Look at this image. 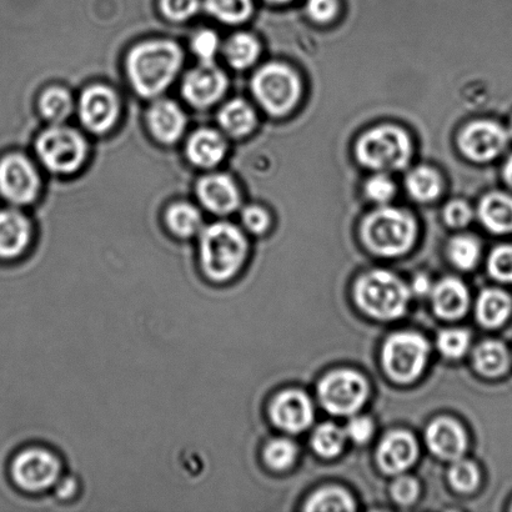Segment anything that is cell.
Wrapping results in <instances>:
<instances>
[{"label": "cell", "mask_w": 512, "mask_h": 512, "mask_svg": "<svg viewBox=\"0 0 512 512\" xmlns=\"http://www.w3.org/2000/svg\"><path fill=\"white\" fill-rule=\"evenodd\" d=\"M306 511H351L354 500L346 491L339 488H326L318 491L305 506Z\"/></svg>", "instance_id": "32"}, {"label": "cell", "mask_w": 512, "mask_h": 512, "mask_svg": "<svg viewBox=\"0 0 512 512\" xmlns=\"http://www.w3.org/2000/svg\"><path fill=\"white\" fill-rule=\"evenodd\" d=\"M248 255L244 234L229 223H215L200 238V264L215 283L232 280L242 270Z\"/></svg>", "instance_id": "2"}, {"label": "cell", "mask_w": 512, "mask_h": 512, "mask_svg": "<svg viewBox=\"0 0 512 512\" xmlns=\"http://www.w3.org/2000/svg\"><path fill=\"white\" fill-rule=\"evenodd\" d=\"M32 225L17 209H0V259H15L28 249Z\"/></svg>", "instance_id": "17"}, {"label": "cell", "mask_w": 512, "mask_h": 512, "mask_svg": "<svg viewBox=\"0 0 512 512\" xmlns=\"http://www.w3.org/2000/svg\"><path fill=\"white\" fill-rule=\"evenodd\" d=\"M470 335L461 329L445 330L439 335L438 346L445 356L451 359L461 358L469 349Z\"/></svg>", "instance_id": "37"}, {"label": "cell", "mask_w": 512, "mask_h": 512, "mask_svg": "<svg viewBox=\"0 0 512 512\" xmlns=\"http://www.w3.org/2000/svg\"><path fill=\"white\" fill-rule=\"evenodd\" d=\"M418 444L406 431H395L386 436L379 446L380 468L388 474H399L408 470L418 458Z\"/></svg>", "instance_id": "19"}, {"label": "cell", "mask_w": 512, "mask_h": 512, "mask_svg": "<svg viewBox=\"0 0 512 512\" xmlns=\"http://www.w3.org/2000/svg\"><path fill=\"white\" fill-rule=\"evenodd\" d=\"M227 143L222 134L213 129H200L189 138L187 157L199 168L217 167L227 154Z\"/></svg>", "instance_id": "21"}, {"label": "cell", "mask_w": 512, "mask_h": 512, "mask_svg": "<svg viewBox=\"0 0 512 512\" xmlns=\"http://www.w3.org/2000/svg\"><path fill=\"white\" fill-rule=\"evenodd\" d=\"M426 441L430 450L445 460H458L468 446L465 431L450 419L435 420L426 431Z\"/></svg>", "instance_id": "20"}, {"label": "cell", "mask_w": 512, "mask_h": 512, "mask_svg": "<svg viewBox=\"0 0 512 512\" xmlns=\"http://www.w3.org/2000/svg\"><path fill=\"white\" fill-rule=\"evenodd\" d=\"M183 64L182 48L172 40H148L130 50L127 72L135 92L143 98L164 93Z\"/></svg>", "instance_id": "1"}, {"label": "cell", "mask_w": 512, "mask_h": 512, "mask_svg": "<svg viewBox=\"0 0 512 512\" xmlns=\"http://www.w3.org/2000/svg\"><path fill=\"white\" fill-rule=\"evenodd\" d=\"M58 495L60 498L68 499L75 493V489H77V483H75L74 479H64L59 480L58 483Z\"/></svg>", "instance_id": "47"}, {"label": "cell", "mask_w": 512, "mask_h": 512, "mask_svg": "<svg viewBox=\"0 0 512 512\" xmlns=\"http://www.w3.org/2000/svg\"><path fill=\"white\" fill-rule=\"evenodd\" d=\"M406 187H408L411 197L419 202H431L441 193V179L435 170L419 167L406 178Z\"/></svg>", "instance_id": "29"}, {"label": "cell", "mask_w": 512, "mask_h": 512, "mask_svg": "<svg viewBox=\"0 0 512 512\" xmlns=\"http://www.w3.org/2000/svg\"><path fill=\"white\" fill-rule=\"evenodd\" d=\"M450 483L460 493H471L480 483L478 466L473 461L458 460L450 469Z\"/></svg>", "instance_id": "35"}, {"label": "cell", "mask_w": 512, "mask_h": 512, "mask_svg": "<svg viewBox=\"0 0 512 512\" xmlns=\"http://www.w3.org/2000/svg\"><path fill=\"white\" fill-rule=\"evenodd\" d=\"M268 2H273V3H286V2H290V0H268Z\"/></svg>", "instance_id": "50"}, {"label": "cell", "mask_w": 512, "mask_h": 512, "mask_svg": "<svg viewBox=\"0 0 512 512\" xmlns=\"http://www.w3.org/2000/svg\"><path fill=\"white\" fill-rule=\"evenodd\" d=\"M244 227L253 234H263L268 230L270 225L269 214L263 208L252 207L245 208L242 214Z\"/></svg>", "instance_id": "43"}, {"label": "cell", "mask_w": 512, "mask_h": 512, "mask_svg": "<svg viewBox=\"0 0 512 512\" xmlns=\"http://www.w3.org/2000/svg\"><path fill=\"white\" fill-rule=\"evenodd\" d=\"M360 308L376 319L399 318L408 308L410 291L398 276L376 270L359 280L355 289Z\"/></svg>", "instance_id": "4"}, {"label": "cell", "mask_w": 512, "mask_h": 512, "mask_svg": "<svg viewBox=\"0 0 512 512\" xmlns=\"http://www.w3.org/2000/svg\"><path fill=\"white\" fill-rule=\"evenodd\" d=\"M346 439V431L334 424H324L316 429L313 435V446L324 458H334L343 450Z\"/></svg>", "instance_id": "33"}, {"label": "cell", "mask_w": 512, "mask_h": 512, "mask_svg": "<svg viewBox=\"0 0 512 512\" xmlns=\"http://www.w3.org/2000/svg\"><path fill=\"white\" fill-rule=\"evenodd\" d=\"M476 369L486 376H500L509 369L510 355L508 349L500 341H485L476 348L474 353Z\"/></svg>", "instance_id": "26"}, {"label": "cell", "mask_w": 512, "mask_h": 512, "mask_svg": "<svg viewBox=\"0 0 512 512\" xmlns=\"http://www.w3.org/2000/svg\"><path fill=\"white\" fill-rule=\"evenodd\" d=\"M365 192L375 203L385 204L394 198L395 185L393 180L384 174L375 175L365 185Z\"/></svg>", "instance_id": "41"}, {"label": "cell", "mask_w": 512, "mask_h": 512, "mask_svg": "<svg viewBox=\"0 0 512 512\" xmlns=\"http://www.w3.org/2000/svg\"><path fill=\"white\" fill-rule=\"evenodd\" d=\"M430 348L423 336L415 333H400L386 341L383 363L386 373L398 383H411L428 361Z\"/></svg>", "instance_id": "8"}, {"label": "cell", "mask_w": 512, "mask_h": 512, "mask_svg": "<svg viewBox=\"0 0 512 512\" xmlns=\"http://www.w3.org/2000/svg\"><path fill=\"white\" fill-rule=\"evenodd\" d=\"M165 220L170 232L179 238H192L202 230V214L192 204H173L168 209Z\"/></svg>", "instance_id": "27"}, {"label": "cell", "mask_w": 512, "mask_h": 512, "mask_svg": "<svg viewBox=\"0 0 512 512\" xmlns=\"http://www.w3.org/2000/svg\"><path fill=\"white\" fill-rule=\"evenodd\" d=\"M444 217L450 227L463 228L473 218V210L463 200H454V202L446 205Z\"/></svg>", "instance_id": "42"}, {"label": "cell", "mask_w": 512, "mask_h": 512, "mask_svg": "<svg viewBox=\"0 0 512 512\" xmlns=\"http://www.w3.org/2000/svg\"><path fill=\"white\" fill-rule=\"evenodd\" d=\"M253 93L266 112L283 115L294 108L300 98V80L286 65L270 63L255 73Z\"/></svg>", "instance_id": "7"}, {"label": "cell", "mask_w": 512, "mask_h": 512, "mask_svg": "<svg viewBox=\"0 0 512 512\" xmlns=\"http://www.w3.org/2000/svg\"><path fill=\"white\" fill-rule=\"evenodd\" d=\"M224 54L233 68L247 69L259 58L260 44L248 33L234 34L225 44Z\"/></svg>", "instance_id": "28"}, {"label": "cell", "mask_w": 512, "mask_h": 512, "mask_svg": "<svg viewBox=\"0 0 512 512\" xmlns=\"http://www.w3.org/2000/svg\"><path fill=\"white\" fill-rule=\"evenodd\" d=\"M512 300L508 294L499 289H488L480 294L476 304V315L480 324L486 328H498L509 319Z\"/></svg>", "instance_id": "25"}, {"label": "cell", "mask_w": 512, "mask_h": 512, "mask_svg": "<svg viewBox=\"0 0 512 512\" xmlns=\"http://www.w3.org/2000/svg\"><path fill=\"white\" fill-rule=\"evenodd\" d=\"M489 270L495 279L512 283V245H501L491 253Z\"/></svg>", "instance_id": "39"}, {"label": "cell", "mask_w": 512, "mask_h": 512, "mask_svg": "<svg viewBox=\"0 0 512 512\" xmlns=\"http://www.w3.org/2000/svg\"><path fill=\"white\" fill-rule=\"evenodd\" d=\"M394 499L399 504H411L414 503L415 499L419 495V484L413 478L409 476H403L395 481L393 489H391Z\"/></svg>", "instance_id": "44"}, {"label": "cell", "mask_w": 512, "mask_h": 512, "mask_svg": "<svg viewBox=\"0 0 512 512\" xmlns=\"http://www.w3.org/2000/svg\"><path fill=\"white\" fill-rule=\"evenodd\" d=\"M356 155L365 167L379 172H393L408 165L411 142L404 130L385 125L370 130L360 138Z\"/></svg>", "instance_id": "5"}, {"label": "cell", "mask_w": 512, "mask_h": 512, "mask_svg": "<svg viewBox=\"0 0 512 512\" xmlns=\"http://www.w3.org/2000/svg\"><path fill=\"white\" fill-rule=\"evenodd\" d=\"M361 234L374 253L395 256L408 252L413 245L416 224L404 210L381 208L366 217Z\"/></svg>", "instance_id": "3"}, {"label": "cell", "mask_w": 512, "mask_h": 512, "mask_svg": "<svg viewBox=\"0 0 512 512\" xmlns=\"http://www.w3.org/2000/svg\"><path fill=\"white\" fill-rule=\"evenodd\" d=\"M306 7L315 22L326 23L338 13L339 5L336 0H308Z\"/></svg>", "instance_id": "45"}, {"label": "cell", "mask_w": 512, "mask_h": 512, "mask_svg": "<svg viewBox=\"0 0 512 512\" xmlns=\"http://www.w3.org/2000/svg\"><path fill=\"white\" fill-rule=\"evenodd\" d=\"M197 195L200 203L214 214L227 215L237 210L240 194L237 184L227 174H208L199 180Z\"/></svg>", "instance_id": "16"}, {"label": "cell", "mask_w": 512, "mask_h": 512, "mask_svg": "<svg viewBox=\"0 0 512 512\" xmlns=\"http://www.w3.org/2000/svg\"><path fill=\"white\" fill-rule=\"evenodd\" d=\"M220 127L234 138L253 132L256 125L254 109L243 99H233L223 105L218 114Z\"/></svg>", "instance_id": "24"}, {"label": "cell", "mask_w": 512, "mask_h": 512, "mask_svg": "<svg viewBox=\"0 0 512 512\" xmlns=\"http://www.w3.org/2000/svg\"><path fill=\"white\" fill-rule=\"evenodd\" d=\"M192 49L202 63H213L220 49V40L214 30H199L192 39Z\"/></svg>", "instance_id": "38"}, {"label": "cell", "mask_w": 512, "mask_h": 512, "mask_svg": "<svg viewBox=\"0 0 512 512\" xmlns=\"http://www.w3.org/2000/svg\"><path fill=\"white\" fill-rule=\"evenodd\" d=\"M510 134H511V137H512V120H511V124H510Z\"/></svg>", "instance_id": "51"}, {"label": "cell", "mask_w": 512, "mask_h": 512, "mask_svg": "<svg viewBox=\"0 0 512 512\" xmlns=\"http://www.w3.org/2000/svg\"><path fill=\"white\" fill-rule=\"evenodd\" d=\"M509 134L499 124L483 120L468 125L460 135L461 152L474 162L484 163L503 153Z\"/></svg>", "instance_id": "14"}, {"label": "cell", "mask_w": 512, "mask_h": 512, "mask_svg": "<svg viewBox=\"0 0 512 512\" xmlns=\"http://www.w3.org/2000/svg\"><path fill=\"white\" fill-rule=\"evenodd\" d=\"M369 386L355 371H335L319 385V398L324 408L335 415L356 413L368 399Z\"/></svg>", "instance_id": "10"}, {"label": "cell", "mask_w": 512, "mask_h": 512, "mask_svg": "<svg viewBox=\"0 0 512 512\" xmlns=\"http://www.w3.org/2000/svg\"><path fill=\"white\" fill-rule=\"evenodd\" d=\"M504 177L506 183H508L510 185V188L512 189V155L509 158L508 163L505 164Z\"/></svg>", "instance_id": "49"}, {"label": "cell", "mask_w": 512, "mask_h": 512, "mask_svg": "<svg viewBox=\"0 0 512 512\" xmlns=\"http://www.w3.org/2000/svg\"><path fill=\"white\" fill-rule=\"evenodd\" d=\"M182 89L189 104L205 109L223 98L228 89V78L214 63H202L185 75Z\"/></svg>", "instance_id": "13"}, {"label": "cell", "mask_w": 512, "mask_h": 512, "mask_svg": "<svg viewBox=\"0 0 512 512\" xmlns=\"http://www.w3.org/2000/svg\"><path fill=\"white\" fill-rule=\"evenodd\" d=\"M160 10L172 22L193 18L200 8V0H160Z\"/></svg>", "instance_id": "40"}, {"label": "cell", "mask_w": 512, "mask_h": 512, "mask_svg": "<svg viewBox=\"0 0 512 512\" xmlns=\"http://www.w3.org/2000/svg\"><path fill=\"white\" fill-rule=\"evenodd\" d=\"M480 218L485 227L496 234L512 232V198L508 194L491 193L480 204Z\"/></svg>", "instance_id": "23"}, {"label": "cell", "mask_w": 512, "mask_h": 512, "mask_svg": "<svg viewBox=\"0 0 512 512\" xmlns=\"http://www.w3.org/2000/svg\"><path fill=\"white\" fill-rule=\"evenodd\" d=\"M35 149L45 167L59 174L77 172L88 154L83 135L63 125H54L40 134Z\"/></svg>", "instance_id": "6"}, {"label": "cell", "mask_w": 512, "mask_h": 512, "mask_svg": "<svg viewBox=\"0 0 512 512\" xmlns=\"http://www.w3.org/2000/svg\"><path fill=\"white\" fill-rule=\"evenodd\" d=\"M271 419L280 429L289 433H300L314 418L313 405L301 391H285L274 400L270 409Z\"/></svg>", "instance_id": "15"}, {"label": "cell", "mask_w": 512, "mask_h": 512, "mask_svg": "<svg viewBox=\"0 0 512 512\" xmlns=\"http://www.w3.org/2000/svg\"><path fill=\"white\" fill-rule=\"evenodd\" d=\"M449 256L451 261L460 269L469 270L478 263L480 256V245L478 240L460 235L451 240L449 244Z\"/></svg>", "instance_id": "34"}, {"label": "cell", "mask_w": 512, "mask_h": 512, "mask_svg": "<svg viewBox=\"0 0 512 512\" xmlns=\"http://www.w3.org/2000/svg\"><path fill=\"white\" fill-rule=\"evenodd\" d=\"M413 290L415 294L424 295L430 290V281L425 275H418L414 279Z\"/></svg>", "instance_id": "48"}, {"label": "cell", "mask_w": 512, "mask_h": 512, "mask_svg": "<svg viewBox=\"0 0 512 512\" xmlns=\"http://www.w3.org/2000/svg\"><path fill=\"white\" fill-rule=\"evenodd\" d=\"M373 430V421L365 418V416H358V418L350 420L346 435H349L355 443L363 444L371 438Z\"/></svg>", "instance_id": "46"}, {"label": "cell", "mask_w": 512, "mask_h": 512, "mask_svg": "<svg viewBox=\"0 0 512 512\" xmlns=\"http://www.w3.org/2000/svg\"><path fill=\"white\" fill-rule=\"evenodd\" d=\"M39 109L49 122L62 123L72 113V95L68 90L59 87L47 89L39 99Z\"/></svg>", "instance_id": "30"}, {"label": "cell", "mask_w": 512, "mask_h": 512, "mask_svg": "<svg viewBox=\"0 0 512 512\" xmlns=\"http://www.w3.org/2000/svg\"><path fill=\"white\" fill-rule=\"evenodd\" d=\"M148 125L158 142L174 144L182 138L187 127V117L173 100L160 99L149 109Z\"/></svg>", "instance_id": "18"}, {"label": "cell", "mask_w": 512, "mask_h": 512, "mask_svg": "<svg viewBox=\"0 0 512 512\" xmlns=\"http://www.w3.org/2000/svg\"><path fill=\"white\" fill-rule=\"evenodd\" d=\"M62 465L53 453L45 449H29L15 458L12 475L15 484L28 493H42L60 480Z\"/></svg>", "instance_id": "11"}, {"label": "cell", "mask_w": 512, "mask_h": 512, "mask_svg": "<svg viewBox=\"0 0 512 512\" xmlns=\"http://www.w3.org/2000/svg\"><path fill=\"white\" fill-rule=\"evenodd\" d=\"M84 127L95 134L107 133L118 122L120 100L107 85L95 84L85 89L79 102Z\"/></svg>", "instance_id": "12"}, {"label": "cell", "mask_w": 512, "mask_h": 512, "mask_svg": "<svg viewBox=\"0 0 512 512\" xmlns=\"http://www.w3.org/2000/svg\"><path fill=\"white\" fill-rule=\"evenodd\" d=\"M295 456V445L285 439L270 441L264 450L266 464L275 470L288 469L294 463Z\"/></svg>", "instance_id": "36"}, {"label": "cell", "mask_w": 512, "mask_h": 512, "mask_svg": "<svg viewBox=\"0 0 512 512\" xmlns=\"http://www.w3.org/2000/svg\"><path fill=\"white\" fill-rule=\"evenodd\" d=\"M40 190V177L34 164L19 153L0 158V197L15 207L34 203Z\"/></svg>", "instance_id": "9"}, {"label": "cell", "mask_w": 512, "mask_h": 512, "mask_svg": "<svg viewBox=\"0 0 512 512\" xmlns=\"http://www.w3.org/2000/svg\"><path fill=\"white\" fill-rule=\"evenodd\" d=\"M433 304L436 314L441 318L458 319L468 310V289L459 279H444L435 286Z\"/></svg>", "instance_id": "22"}, {"label": "cell", "mask_w": 512, "mask_h": 512, "mask_svg": "<svg viewBox=\"0 0 512 512\" xmlns=\"http://www.w3.org/2000/svg\"><path fill=\"white\" fill-rule=\"evenodd\" d=\"M205 8L225 24H239L250 18L252 0H205Z\"/></svg>", "instance_id": "31"}]
</instances>
